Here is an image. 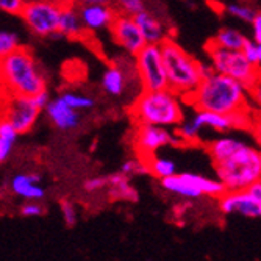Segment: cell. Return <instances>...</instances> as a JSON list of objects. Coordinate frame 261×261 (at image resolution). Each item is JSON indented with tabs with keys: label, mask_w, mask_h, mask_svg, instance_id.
<instances>
[{
	"label": "cell",
	"mask_w": 261,
	"mask_h": 261,
	"mask_svg": "<svg viewBox=\"0 0 261 261\" xmlns=\"http://www.w3.org/2000/svg\"><path fill=\"white\" fill-rule=\"evenodd\" d=\"M194 110L216 111L222 114H234L253 110L249 99V88L228 75L213 70L203 77L196 91L185 99Z\"/></svg>",
	"instance_id": "obj_1"
},
{
	"label": "cell",
	"mask_w": 261,
	"mask_h": 261,
	"mask_svg": "<svg viewBox=\"0 0 261 261\" xmlns=\"http://www.w3.org/2000/svg\"><path fill=\"white\" fill-rule=\"evenodd\" d=\"M185 99L171 88L141 89L130 107V116L136 124L177 127L185 119Z\"/></svg>",
	"instance_id": "obj_2"
},
{
	"label": "cell",
	"mask_w": 261,
	"mask_h": 261,
	"mask_svg": "<svg viewBox=\"0 0 261 261\" xmlns=\"http://www.w3.org/2000/svg\"><path fill=\"white\" fill-rule=\"evenodd\" d=\"M0 85L10 96H36L47 89L33 55L22 45L0 60Z\"/></svg>",
	"instance_id": "obj_3"
},
{
	"label": "cell",
	"mask_w": 261,
	"mask_h": 261,
	"mask_svg": "<svg viewBox=\"0 0 261 261\" xmlns=\"http://www.w3.org/2000/svg\"><path fill=\"white\" fill-rule=\"evenodd\" d=\"M161 52L169 88L178 92L183 99L191 96L203 80V63L189 55L172 36L161 44Z\"/></svg>",
	"instance_id": "obj_4"
},
{
	"label": "cell",
	"mask_w": 261,
	"mask_h": 261,
	"mask_svg": "<svg viewBox=\"0 0 261 261\" xmlns=\"http://www.w3.org/2000/svg\"><path fill=\"white\" fill-rule=\"evenodd\" d=\"M215 172L228 191L247 189L255 181L261 180L259 149L244 144L231 156L215 163Z\"/></svg>",
	"instance_id": "obj_5"
},
{
	"label": "cell",
	"mask_w": 261,
	"mask_h": 261,
	"mask_svg": "<svg viewBox=\"0 0 261 261\" xmlns=\"http://www.w3.org/2000/svg\"><path fill=\"white\" fill-rule=\"evenodd\" d=\"M206 55L210 58V64L219 74L228 75L244 83L247 88L255 82L261 69L252 64L243 54V50H230L225 47L218 45L213 39H210L205 45Z\"/></svg>",
	"instance_id": "obj_6"
},
{
	"label": "cell",
	"mask_w": 261,
	"mask_h": 261,
	"mask_svg": "<svg viewBox=\"0 0 261 261\" xmlns=\"http://www.w3.org/2000/svg\"><path fill=\"white\" fill-rule=\"evenodd\" d=\"M164 191L175 194L181 199H199V197H213L219 199L227 188L219 178H208L194 172H181L166 177L161 180Z\"/></svg>",
	"instance_id": "obj_7"
},
{
	"label": "cell",
	"mask_w": 261,
	"mask_h": 261,
	"mask_svg": "<svg viewBox=\"0 0 261 261\" xmlns=\"http://www.w3.org/2000/svg\"><path fill=\"white\" fill-rule=\"evenodd\" d=\"M63 5L64 4H60L57 0H27L19 16L27 29L36 36H61L58 27Z\"/></svg>",
	"instance_id": "obj_8"
},
{
	"label": "cell",
	"mask_w": 261,
	"mask_h": 261,
	"mask_svg": "<svg viewBox=\"0 0 261 261\" xmlns=\"http://www.w3.org/2000/svg\"><path fill=\"white\" fill-rule=\"evenodd\" d=\"M141 89L158 91L169 88L168 72L164 67L161 44H146L133 57Z\"/></svg>",
	"instance_id": "obj_9"
},
{
	"label": "cell",
	"mask_w": 261,
	"mask_h": 261,
	"mask_svg": "<svg viewBox=\"0 0 261 261\" xmlns=\"http://www.w3.org/2000/svg\"><path fill=\"white\" fill-rule=\"evenodd\" d=\"M166 146H183V141L177 132H171L168 127L136 124L133 133V147L138 156L146 160Z\"/></svg>",
	"instance_id": "obj_10"
},
{
	"label": "cell",
	"mask_w": 261,
	"mask_h": 261,
	"mask_svg": "<svg viewBox=\"0 0 261 261\" xmlns=\"http://www.w3.org/2000/svg\"><path fill=\"white\" fill-rule=\"evenodd\" d=\"M41 108L36 105L33 96H8L2 116L13 124L17 133H27L33 128L38 117L41 114Z\"/></svg>",
	"instance_id": "obj_11"
},
{
	"label": "cell",
	"mask_w": 261,
	"mask_h": 261,
	"mask_svg": "<svg viewBox=\"0 0 261 261\" xmlns=\"http://www.w3.org/2000/svg\"><path fill=\"white\" fill-rule=\"evenodd\" d=\"M110 33H111L113 41L119 45L128 57H135L142 47L147 44L135 17L128 14H117L110 27Z\"/></svg>",
	"instance_id": "obj_12"
},
{
	"label": "cell",
	"mask_w": 261,
	"mask_h": 261,
	"mask_svg": "<svg viewBox=\"0 0 261 261\" xmlns=\"http://www.w3.org/2000/svg\"><path fill=\"white\" fill-rule=\"evenodd\" d=\"M218 206L224 215H240L244 218H261V202L249 189L227 191L216 199Z\"/></svg>",
	"instance_id": "obj_13"
},
{
	"label": "cell",
	"mask_w": 261,
	"mask_h": 261,
	"mask_svg": "<svg viewBox=\"0 0 261 261\" xmlns=\"http://www.w3.org/2000/svg\"><path fill=\"white\" fill-rule=\"evenodd\" d=\"M79 13L86 32H103L110 30L111 23L114 22L117 11L111 4H89L79 5Z\"/></svg>",
	"instance_id": "obj_14"
},
{
	"label": "cell",
	"mask_w": 261,
	"mask_h": 261,
	"mask_svg": "<svg viewBox=\"0 0 261 261\" xmlns=\"http://www.w3.org/2000/svg\"><path fill=\"white\" fill-rule=\"evenodd\" d=\"M133 77H138L136 69H133L128 72V69L125 66L122 67L121 64H111L107 67V70L102 75V88L108 96L121 97L128 89L130 80Z\"/></svg>",
	"instance_id": "obj_15"
},
{
	"label": "cell",
	"mask_w": 261,
	"mask_h": 261,
	"mask_svg": "<svg viewBox=\"0 0 261 261\" xmlns=\"http://www.w3.org/2000/svg\"><path fill=\"white\" fill-rule=\"evenodd\" d=\"M45 113L49 116V119L52 124L63 132H69L79 127L80 124V114L77 110L72 107H69L61 97H57L49 102V105L45 107Z\"/></svg>",
	"instance_id": "obj_16"
},
{
	"label": "cell",
	"mask_w": 261,
	"mask_h": 261,
	"mask_svg": "<svg viewBox=\"0 0 261 261\" xmlns=\"http://www.w3.org/2000/svg\"><path fill=\"white\" fill-rule=\"evenodd\" d=\"M133 17L139 25L142 35H144L147 44H163L169 38L168 27H164V23L153 13L147 11L146 8L136 13Z\"/></svg>",
	"instance_id": "obj_17"
},
{
	"label": "cell",
	"mask_w": 261,
	"mask_h": 261,
	"mask_svg": "<svg viewBox=\"0 0 261 261\" xmlns=\"http://www.w3.org/2000/svg\"><path fill=\"white\" fill-rule=\"evenodd\" d=\"M10 189L25 200H41L45 196L44 188L39 185L38 174H17L10 181Z\"/></svg>",
	"instance_id": "obj_18"
},
{
	"label": "cell",
	"mask_w": 261,
	"mask_h": 261,
	"mask_svg": "<svg viewBox=\"0 0 261 261\" xmlns=\"http://www.w3.org/2000/svg\"><path fill=\"white\" fill-rule=\"evenodd\" d=\"M58 32L61 36L70 38V39L82 38L86 33V30L83 27V22H82V17H80V13H79V7L75 4L69 2V4L63 5Z\"/></svg>",
	"instance_id": "obj_19"
},
{
	"label": "cell",
	"mask_w": 261,
	"mask_h": 261,
	"mask_svg": "<svg viewBox=\"0 0 261 261\" xmlns=\"http://www.w3.org/2000/svg\"><path fill=\"white\" fill-rule=\"evenodd\" d=\"M107 189H108V196L111 200H122V202L135 203L139 199V194L136 191V188L132 185L130 177L125 175L122 171L108 177Z\"/></svg>",
	"instance_id": "obj_20"
},
{
	"label": "cell",
	"mask_w": 261,
	"mask_h": 261,
	"mask_svg": "<svg viewBox=\"0 0 261 261\" xmlns=\"http://www.w3.org/2000/svg\"><path fill=\"white\" fill-rule=\"evenodd\" d=\"M246 142L236 139V138H231V136H222V138H218V139H213L211 142L206 144V153L210 155L213 164L215 163H219L228 156H231L236 150L241 149Z\"/></svg>",
	"instance_id": "obj_21"
},
{
	"label": "cell",
	"mask_w": 261,
	"mask_h": 261,
	"mask_svg": "<svg viewBox=\"0 0 261 261\" xmlns=\"http://www.w3.org/2000/svg\"><path fill=\"white\" fill-rule=\"evenodd\" d=\"M17 130L13 124L0 114V163H4L10 158L13 147L17 139Z\"/></svg>",
	"instance_id": "obj_22"
},
{
	"label": "cell",
	"mask_w": 261,
	"mask_h": 261,
	"mask_svg": "<svg viewBox=\"0 0 261 261\" xmlns=\"http://www.w3.org/2000/svg\"><path fill=\"white\" fill-rule=\"evenodd\" d=\"M147 163V171L150 175H153L158 180H163L166 177H171L177 174V164L174 160L166 158V156H158L156 153L146 158Z\"/></svg>",
	"instance_id": "obj_23"
},
{
	"label": "cell",
	"mask_w": 261,
	"mask_h": 261,
	"mask_svg": "<svg viewBox=\"0 0 261 261\" xmlns=\"http://www.w3.org/2000/svg\"><path fill=\"white\" fill-rule=\"evenodd\" d=\"M247 36L243 35L240 30H234V29H221L213 41H215L218 45L221 47H225V49H230V50H243V47L246 45L247 42Z\"/></svg>",
	"instance_id": "obj_24"
},
{
	"label": "cell",
	"mask_w": 261,
	"mask_h": 261,
	"mask_svg": "<svg viewBox=\"0 0 261 261\" xmlns=\"http://www.w3.org/2000/svg\"><path fill=\"white\" fill-rule=\"evenodd\" d=\"M202 128H203V125L193 114L191 117H188V119L185 117V119L177 125L175 132L180 136V139L183 141V144H197L199 139H200Z\"/></svg>",
	"instance_id": "obj_25"
},
{
	"label": "cell",
	"mask_w": 261,
	"mask_h": 261,
	"mask_svg": "<svg viewBox=\"0 0 261 261\" xmlns=\"http://www.w3.org/2000/svg\"><path fill=\"white\" fill-rule=\"evenodd\" d=\"M69 107H72L77 111H83V110H91L94 105H96V100H94L91 96H85V94H79V92H72L67 91L63 92L60 96Z\"/></svg>",
	"instance_id": "obj_26"
},
{
	"label": "cell",
	"mask_w": 261,
	"mask_h": 261,
	"mask_svg": "<svg viewBox=\"0 0 261 261\" xmlns=\"http://www.w3.org/2000/svg\"><path fill=\"white\" fill-rule=\"evenodd\" d=\"M20 47V39L17 33L10 30H0V60L14 52Z\"/></svg>",
	"instance_id": "obj_27"
},
{
	"label": "cell",
	"mask_w": 261,
	"mask_h": 261,
	"mask_svg": "<svg viewBox=\"0 0 261 261\" xmlns=\"http://www.w3.org/2000/svg\"><path fill=\"white\" fill-rule=\"evenodd\" d=\"M225 10L230 16L240 19L243 22H249V23H252L256 16V11L250 5H244V4H238V2H233V4L227 5Z\"/></svg>",
	"instance_id": "obj_28"
},
{
	"label": "cell",
	"mask_w": 261,
	"mask_h": 261,
	"mask_svg": "<svg viewBox=\"0 0 261 261\" xmlns=\"http://www.w3.org/2000/svg\"><path fill=\"white\" fill-rule=\"evenodd\" d=\"M111 5L117 14L135 16L141 10H144V0H111Z\"/></svg>",
	"instance_id": "obj_29"
},
{
	"label": "cell",
	"mask_w": 261,
	"mask_h": 261,
	"mask_svg": "<svg viewBox=\"0 0 261 261\" xmlns=\"http://www.w3.org/2000/svg\"><path fill=\"white\" fill-rule=\"evenodd\" d=\"M121 171L128 175V177H133V175H142V174H149L147 171V163L144 158H141L136 155V158H132V160H127L124 164Z\"/></svg>",
	"instance_id": "obj_30"
},
{
	"label": "cell",
	"mask_w": 261,
	"mask_h": 261,
	"mask_svg": "<svg viewBox=\"0 0 261 261\" xmlns=\"http://www.w3.org/2000/svg\"><path fill=\"white\" fill-rule=\"evenodd\" d=\"M60 210H61V215H63V221L66 222L67 227H74L79 222V210L70 200H67V199L61 200Z\"/></svg>",
	"instance_id": "obj_31"
},
{
	"label": "cell",
	"mask_w": 261,
	"mask_h": 261,
	"mask_svg": "<svg viewBox=\"0 0 261 261\" xmlns=\"http://www.w3.org/2000/svg\"><path fill=\"white\" fill-rule=\"evenodd\" d=\"M249 99L255 111H261V72L249 86Z\"/></svg>",
	"instance_id": "obj_32"
},
{
	"label": "cell",
	"mask_w": 261,
	"mask_h": 261,
	"mask_svg": "<svg viewBox=\"0 0 261 261\" xmlns=\"http://www.w3.org/2000/svg\"><path fill=\"white\" fill-rule=\"evenodd\" d=\"M107 186H108V177H91L83 183L85 191L89 194L103 191V189H107Z\"/></svg>",
	"instance_id": "obj_33"
},
{
	"label": "cell",
	"mask_w": 261,
	"mask_h": 261,
	"mask_svg": "<svg viewBox=\"0 0 261 261\" xmlns=\"http://www.w3.org/2000/svg\"><path fill=\"white\" fill-rule=\"evenodd\" d=\"M45 208L38 202V200H29L27 203H23L20 208V215L25 218H36V216H42Z\"/></svg>",
	"instance_id": "obj_34"
},
{
	"label": "cell",
	"mask_w": 261,
	"mask_h": 261,
	"mask_svg": "<svg viewBox=\"0 0 261 261\" xmlns=\"http://www.w3.org/2000/svg\"><path fill=\"white\" fill-rule=\"evenodd\" d=\"M27 0H0V11L19 16Z\"/></svg>",
	"instance_id": "obj_35"
},
{
	"label": "cell",
	"mask_w": 261,
	"mask_h": 261,
	"mask_svg": "<svg viewBox=\"0 0 261 261\" xmlns=\"http://www.w3.org/2000/svg\"><path fill=\"white\" fill-rule=\"evenodd\" d=\"M244 57L255 66H258V57H259V45L255 39H247L246 45L243 47Z\"/></svg>",
	"instance_id": "obj_36"
},
{
	"label": "cell",
	"mask_w": 261,
	"mask_h": 261,
	"mask_svg": "<svg viewBox=\"0 0 261 261\" xmlns=\"http://www.w3.org/2000/svg\"><path fill=\"white\" fill-rule=\"evenodd\" d=\"M250 133L253 135L256 144L261 147V111H255L253 113V119H252V125H250Z\"/></svg>",
	"instance_id": "obj_37"
},
{
	"label": "cell",
	"mask_w": 261,
	"mask_h": 261,
	"mask_svg": "<svg viewBox=\"0 0 261 261\" xmlns=\"http://www.w3.org/2000/svg\"><path fill=\"white\" fill-rule=\"evenodd\" d=\"M33 99H35L36 105H38L41 110H45V107L49 105V102H50V96H49V92H47V89L38 92L36 96H33Z\"/></svg>",
	"instance_id": "obj_38"
},
{
	"label": "cell",
	"mask_w": 261,
	"mask_h": 261,
	"mask_svg": "<svg viewBox=\"0 0 261 261\" xmlns=\"http://www.w3.org/2000/svg\"><path fill=\"white\" fill-rule=\"evenodd\" d=\"M252 32H253V39L258 44H261V13H256L252 22Z\"/></svg>",
	"instance_id": "obj_39"
},
{
	"label": "cell",
	"mask_w": 261,
	"mask_h": 261,
	"mask_svg": "<svg viewBox=\"0 0 261 261\" xmlns=\"http://www.w3.org/2000/svg\"><path fill=\"white\" fill-rule=\"evenodd\" d=\"M247 189H249V191H250V193H252V194H253V196L261 202V180L255 181V183H253L252 186H249Z\"/></svg>",
	"instance_id": "obj_40"
},
{
	"label": "cell",
	"mask_w": 261,
	"mask_h": 261,
	"mask_svg": "<svg viewBox=\"0 0 261 261\" xmlns=\"http://www.w3.org/2000/svg\"><path fill=\"white\" fill-rule=\"evenodd\" d=\"M72 4L79 5H89V4H111V0H70Z\"/></svg>",
	"instance_id": "obj_41"
},
{
	"label": "cell",
	"mask_w": 261,
	"mask_h": 261,
	"mask_svg": "<svg viewBox=\"0 0 261 261\" xmlns=\"http://www.w3.org/2000/svg\"><path fill=\"white\" fill-rule=\"evenodd\" d=\"M259 45V57H258V67L261 69V44H258Z\"/></svg>",
	"instance_id": "obj_42"
},
{
	"label": "cell",
	"mask_w": 261,
	"mask_h": 261,
	"mask_svg": "<svg viewBox=\"0 0 261 261\" xmlns=\"http://www.w3.org/2000/svg\"><path fill=\"white\" fill-rule=\"evenodd\" d=\"M57 2H60V4H69L70 0H57Z\"/></svg>",
	"instance_id": "obj_43"
},
{
	"label": "cell",
	"mask_w": 261,
	"mask_h": 261,
	"mask_svg": "<svg viewBox=\"0 0 261 261\" xmlns=\"http://www.w3.org/2000/svg\"><path fill=\"white\" fill-rule=\"evenodd\" d=\"M259 156H261V149H259Z\"/></svg>",
	"instance_id": "obj_44"
}]
</instances>
